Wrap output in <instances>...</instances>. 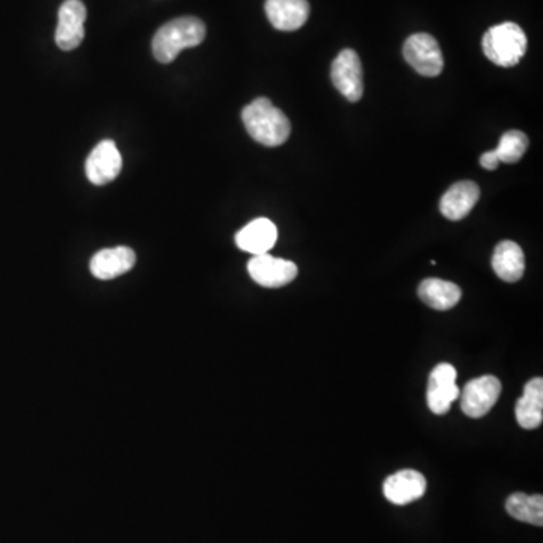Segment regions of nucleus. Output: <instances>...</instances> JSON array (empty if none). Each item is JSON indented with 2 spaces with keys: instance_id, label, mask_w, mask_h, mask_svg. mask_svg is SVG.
<instances>
[{
  "instance_id": "15",
  "label": "nucleus",
  "mask_w": 543,
  "mask_h": 543,
  "mask_svg": "<svg viewBox=\"0 0 543 543\" xmlns=\"http://www.w3.org/2000/svg\"><path fill=\"white\" fill-rule=\"evenodd\" d=\"M278 239L277 225L270 219L258 218L236 234V245L252 255L267 254Z\"/></svg>"
},
{
  "instance_id": "21",
  "label": "nucleus",
  "mask_w": 543,
  "mask_h": 543,
  "mask_svg": "<svg viewBox=\"0 0 543 543\" xmlns=\"http://www.w3.org/2000/svg\"><path fill=\"white\" fill-rule=\"evenodd\" d=\"M480 165H482L483 168L488 169V171H494V169L498 168L500 162H498L494 151H486V153H483L482 157H480Z\"/></svg>"
},
{
  "instance_id": "13",
  "label": "nucleus",
  "mask_w": 543,
  "mask_h": 543,
  "mask_svg": "<svg viewBox=\"0 0 543 543\" xmlns=\"http://www.w3.org/2000/svg\"><path fill=\"white\" fill-rule=\"evenodd\" d=\"M427 482L423 474L414 470H402L388 477L384 483V495L396 506H406L420 500L426 494Z\"/></svg>"
},
{
  "instance_id": "8",
  "label": "nucleus",
  "mask_w": 543,
  "mask_h": 543,
  "mask_svg": "<svg viewBox=\"0 0 543 543\" xmlns=\"http://www.w3.org/2000/svg\"><path fill=\"white\" fill-rule=\"evenodd\" d=\"M501 382L495 376H482L465 385L461 406L470 418H482L494 408L500 399Z\"/></svg>"
},
{
  "instance_id": "17",
  "label": "nucleus",
  "mask_w": 543,
  "mask_h": 543,
  "mask_svg": "<svg viewBox=\"0 0 543 543\" xmlns=\"http://www.w3.org/2000/svg\"><path fill=\"white\" fill-rule=\"evenodd\" d=\"M516 420L522 429L533 430L543 421V379H531L516 403Z\"/></svg>"
},
{
  "instance_id": "16",
  "label": "nucleus",
  "mask_w": 543,
  "mask_h": 543,
  "mask_svg": "<svg viewBox=\"0 0 543 543\" xmlns=\"http://www.w3.org/2000/svg\"><path fill=\"white\" fill-rule=\"evenodd\" d=\"M492 267L500 280L516 283L525 272V258L521 246L512 240L498 243L492 257Z\"/></svg>"
},
{
  "instance_id": "14",
  "label": "nucleus",
  "mask_w": 543,
  "mask_h": 543,
  "mask_svg": "<svg viewBox=\"0 0 543 543\" xmlns=\"http://www.w3.org/2000/svg\"><path fill=\"white\" fill-rule=\"evenodd\" d=\"M479 198L480 189L474 181H459L445 192L439 210L450 221H461L470 215Z\"/></svg>"
},
{
  "instance_id": "2",
  "label": "nucleus",
  "mask_w": 543,
  "mask_h": 543,
  "mask_svg": "<svg viewBox=\"0 0 543 543\" xmlns=\"http://www.w3.org/2000/svg\"><path fill=\"white\" fill-rule=\"evenodd\" d=\"M206 38V25L197 17H180L165 23L153 38V55L169 64L181 50L200 46Z\"/></svg>"
},
{
  "instance_id": "11",
  "label": "nucleus",
  "mask_w": 543,
  "mask_h": 543,
  "mask_svg": "<svg viewBox=\"0 0 543 543\" xmlns=\"http://www.w3.org/2000/svg\"><path fill=\"white\" fill-rule=\"evenodd\" d=\"M270 25L278 31H298L310 17L308 0H266L264 5Z\"/></svg>"
},
{
  "instance_id": "10",
  "label": "nucleus",
  "mask_w": 543,
  "mask_h": 543,
  "mask_svg": "<svg viewBox=\"0 0 543 543\" xmlns=\"http://www.w3.org/2000/svg\"><path fill=\"white\" fill-rule=\"evenodd\" d=\"M86 8L80 0H65L59 8L55 40L59 49L70 52L77 49L85 38Z\"/></svg>"
},
{
  "instance_id": "20",
  "label": "nucleus",
  "mask_w": 543,
  "mask_h": 543,
  "mask_svg": "<svg viewBox=\"0 0 543 543\" xmlns=\"http://www.w3.org/2000/svg\"><path fill=\"white\" fill-rule=\"evenodd\" d=\"M528 148V138L519 130H509L501 136L500 144L494 153L498 162L516 163L522 159Z\"/></svg>"
},
{
  "instance_id": "18",
  "label": "nucleus",
  "mask_w": 543,
  "mask_h": 543,
  "mask_svg": "<svg viewBox=\"0 0 543 543\" xmlns=\"http://www.w3.org/2000/svg\"><path fill=\"white\" fill-rule=\"evenodd\" d=\"M418 296L427 307L436 311H447L459 304L462 290L450 281L427 278L418 287Z\"/></svg>"
},
{
  "instance_id": "19",
  "label": "nucleus",
  "mask_w": 543,
  "mask_h": 543,
  "mask_svg": "<svg viewBox=\"0 0 543 543\" xmlns=\"http://www.w3.org/2000/svg\"><path fill=\"white\" fill-rule=\"evenodd\" d=\"M506 510L512 518L527 524L543 525V497L542 495H525L518 492L512 494L506 501Z\"/></svg>"
},
{
  "instance_id": "1",
  "label": "nucleus",
  "mask_w": 543,
  "mask_h": 543,
  "mask_svg": "<svg viewBox=\"0 0 543 543\" xmlns=\"http://www.w3.org/2000/svg\"><path fill=\"white\" fill-rule=\"evenodd\" d=\"M242 120L251 138L266 147H280L292 132L289 118L264 97L243 109Z\"/></svg>"
},
{
  "instance_id": "5",
  "label": "nucleus",
  "mask_w": 543,
  "mask_h": 543,
  "mask_svg": "<svg viewBox=\"0 0 543 543\" xmlns=\"http://www.w3.org/2000/svg\"><path fill=\"white\" fill-rule=\"evenodd\" d=\"M248 272L255 283L266 289H280L295 281L298 266L293 261L272 257L269 254L254 255L249 260Z\"/></svg>"
},
{
  "instance_id": "9",
  "label": "nucleus",
  "mask_w": 543,
  "mask_h": 543,
  "mask_svg": "<svg viewBox=\"0 0 543 543\" xmlns=\"http://www.w3.org/2000/svg\"><path fill=\"white\" fill-rule=\"evenodd\" d=\"M123 157L114 141H102L86 159L88 180L96 186H105L120 175Z\"/></svg>"
},
{
  "instance_id": "4",
  "label": "nucleus",
  "mask_w": 543,
  "mask_h": 543,
  "mask_svg": "<svg viewBox=\"0 0 543 543\" xmlns=\"http://www.w3.org/2000/svg\"><path fill=\"white\" fill-rule=\"evenodd\" d=\"M403 56L421 76L436 77L444 70L441 47L432 35H411L403 46Z\"/></svg>"
},
{
  "instance_id": "3",
  "label": "nucleus",
  "mask_w": 543,
  "mask_h": 543,
  "mask_svg": "<svg viewBox=\"0 0 543 543\" xmlns=\"http://www.w3.org/2000/svg\"><path fill=\"white\" fill-rule=\"evenodd\" d=\"M527 35L521 26L507 22L494 26L483 37V52L498 67L510 68L519 64L527 52Z\"/></svg>"
},
{
  "instance_id": "6",
  "label": "nucleus",
  "mask_w": 543,
  "mask_h": 543,
  "mask_svg": "<svg viewBox=\"0 0 543 543\" xmlns=\"http://www.w3.org/2000/svg\"><path fill=\"white\" fill-rule=\"evenodd\" d=\"M331 79L341 96L349 102H359L364 94L362 65L358 53L352 49L343 50L332 62Z\"/></svg>"
},
{
  "instance_id": "12",
  "label": "nucleus",
  "mask_w": 543,
  "mask_h": 543,
  "mask_svg": "<svg viewBox=\"0 0 543 543\" xmlns=\"http://www.w3.org/2000/svg\"><path fill=\"white\" fill-rule=\"evenodd\" d=\"M135 264V251L127 246H117V248L102 249L97 252L91 258L89 269L97 280L108 281L127 274Z\"/></svg>"
},
{
  "instance_id": "7",
  "label": "nucleus",
  "mask_w": 543,
  "mask_h": 543,
  "mask_svg": "<svg viewBox=\"0 0 543 543\" xmlns=\"http://www.w3.org/2000/svg\"><path fill=\"white\" fill-rule=\"evenodd\" d=\"M456 376L458 372L455 367L447 362H442L430 373L429 384H427V405L433 414H447L451 403L461 396V390L456 385Z\"/></svg>"
}]
</instances>
